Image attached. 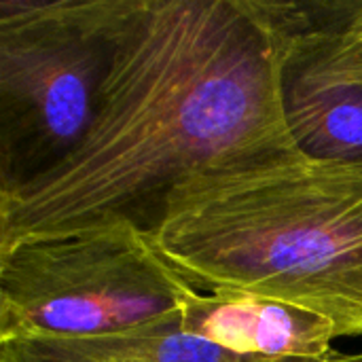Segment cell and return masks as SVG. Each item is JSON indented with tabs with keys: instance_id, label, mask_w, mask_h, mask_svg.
Here are the masks:
<instances>
[{
	"instance_id": "1",
	"label": "cell",
	"mask_w": 362,
	"mask_h": 362,
	"mask_svg": "<svg viewBox=\"0 0 362 362\" xmlns=\"http://www.w3.org/2000/svg\"><path fill=\"white\" fill-rule=\"evenodd\" d=\"M276 0H115L98 112L78 148L0 195V248L127 223L151 231L191 176L295 146Z\"/></svg>"
},
{
	"instance_id": "2",
	"label": "cell",
	"mask_w": 362,
	"mask_h": 362,
	"mask_svg": "<svg viewBox=\"0 0 362 362\" xmlns=\"http://www.w3.org/2000/svg\"><path fill=\"white\" fill-rule=\"evenodd\" d=\"M197 291L250 293L362 337V161L297 146L216 163L168 199L146 231Z\"/></svg>"
},
{
	"instance_id": "3",
	"label": "cell",
	"mask_w": 362,
	"mask_h": 362,
	"mask_svg": "<svg viewBox=\"0 0 362 362\" xmlns=\"http://www.w3.org/2000/svg\"><path fill=\"white\" fill-rule=\"evenodd\" d=\"M197 288L127 223L0 248V341L100 337L180 314Z\"/></svg>"
},
{
	"instance_id": "4",
	"label": "cell",
	"mask_w": 362,
	"mask_h": 362,
	"mask_svg": "<svg viewBox=\"0 0 362 362\" xmlns=\"http://www.w3.org/2000/svg\"><path fill=\"white\" fill-rule=\"evenodd\" d=\"M115 0H0V195L59 165L93 125Z\"/></svg>"
},
{
	"instance_id": "5",
	"label": "cell",
	"mask_w": 362,
	"mask_h": 362,
	"mask_svg": "<svg viewBox=\"0 0 362 362\" xmlns=\"http://www.w3.org/2000/svg\"><path fill=\"white\" fill-rule=\"evenodd\" d=\"M348 0H276L282 108L295 146L316 159L362 161V32Z\"/></svg>"
},
{
	"instance_id": "6",
	"label": "cell",
	"mask_w": 362,
	"mask_h": 362,
	"mask_svg": "<svg viewBox=\"0 0 362 362\" xmlns=\"http://www.w3.org/2000/svg\"><path fill=\"white\" fill-rule=\"evenodd\" d=\"M180 329L242 356L325 361L337 354L331 320L250 293L195 291L180 312Z\"/></svg>"
},
{
	"instance_id": "7",
	"label": "cell",
	"mask_w": 362,
	"mask_h": 362,
	"mask_svg": "<svg viewBox=\"0 0 362 362\" xmlns=\"http://www.w3.org/2000/svg\"><path fill=\"white\" fill-rule=\"evenodd\" d=\"M327 361V358H325ZM0 362H322L227 352L180 329V314L100 337H23L0 341Z\"/></svg>"
},
{
	"instance_id": "8",
	"label": "cell",
	"mask_w": 362,
	"mask_h": 362,
	"mask_svg": "<svg viewBox=\"0 0 362 362\" xmlns=\"http://www.w3.org/2000/svg\"><path fill=\"white\" fill-rule=\"evenodd\" d=\"M322 362H362V352H358V354H341V352H337V354H333L331 358Z\"/></svg>"
},
{
	"instance_id": "9",
	"label": "cell",
	"mask_w": 362,
	"mask_h": 362,
	"mask_svg": "<svg viewBox=\"0 0 362 362\" xmlns=\"http://www.w3.org/2000/svg\"><path fill=\"white\" fill-rule=\"evenodd\" d=\"M354 17H356V23H358V28H361L362 32V0L356 2V6H354Z\"/></svg>"
}]
</instances>
